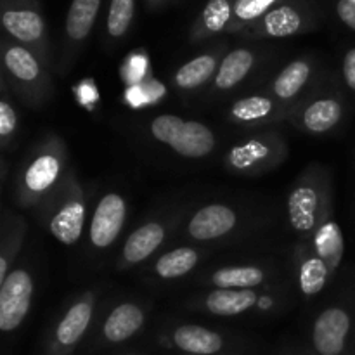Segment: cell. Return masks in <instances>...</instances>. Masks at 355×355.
Here are the masks:
<instances>
[{
    "mask_svg": "<svg viewBox=\"0 0 355 355\" xmlns=\"http://www.w3.org/2000/svg\"><path fill=\"white\" fill-rule=\"evenodd\" d=\"M151 134L156 141L170 146L187 158H201L210 155L215 137L208 127L200 121H186L173 114H162L151 121Z\"/></svg>",
    "mask_w": 355,
    "mask_h": 355,
    "instance_id": "6da1fadb",
    "label": "cell"
},
{
    "mask_svg": "<svg viewBox=\"0 0 355 355\" xmlns=\"http://www.w3.org/2000/svg\"><path fill=\"white\" fill-rule=\"evenodd\" d=\"M315 21L314 0H284L246 30L259 37L284 38L312 28Z\"/></svg>",
    "mask_w": 355,
    "mask_h": 355,
    "instance_id": "7a4b0ae2",
    "label": "cell"
},
{
    "mask_svg": "<svg viewBox=\"0 0 355 355\" xmlns=\"http://www.w3.org/2000/svg\"><path fill=\"white\" fill-rule=\"evenodd\" d=\"M3 30L23 44L37 45L45 38V21L38 0H2Z\"/></svg>",
    "mask_w": 355,
    "mask_h": 355,
    "instance_id": "3957f363",
    "label": "cell"
},
{
    "mask_svg": "<svg viewBox=\"0 0 355 355\" xmlns=\"http://www.w3.org/2000/svg\"><path fill=\"white\" fill-rule=\"evenodd\" d=\"M33 283L26 270L16 269L6 277L0 288V329L12 331L30 311Z\"/></svg>",
    "mask_w": 355,
    "mask_h": 355,
    "instance_id": "277c9868",
    "label": "cell"
},
{
    "mask_svg": "<svg viewBox=\"0 0 355 355\" xmlns=\"http://www.w3.org/2000/svg\"><path fill=\"white\" fill-rule=\"evenodd\" d=\"M127 214L125 200L116 193H110L99 201L90 225V239L96 248H107L120 234Z\"/></svg>",
    "mask_w": 355,
    "mask_h": 355,
    "instance_id": "5b68a950",
    "label": "cell"
},
{
    "mask_svg": "<svg viewBox=\"0 0 355 355\" xmlns=\"http://www.w3.org/2000/svg\"><path fill=\"white\" fill-rule=\"evenodd\" d=\"M350 331V314L342 307L326 309L314 324V347L321 355H340Z\"/></svg>",
    "mask_w": 355,
    "mask_h": 355,
    "instance_id": "8992f818",
    "label": "cell"
},
{
    "mask_svg": "<svg viewBox=\"0 0 355 355\" xmlns=\"http://www.w3.org/2000/svg\"><path fill=\"white\" fill-rule=\"evenodd\" d=\"M236 225V214L225 205H208L194 214L189 222L191 238L210 241L231 232Z\"/></svg>",
    "mask_w": 355,
    "mask_h": 355,
    "instance_id": "52a82bcc",
    "label": "cell"
},
{
    "mask_svg": "<svg viewBox=\"0 0 355 355\" xmlns=\"http://www.w3.org/2000/svg\"><path fill=\"white\" fill-rule=\"evenodd\" d=\"M103 0H73L66 14V38L71 44H82L92 31Z\"/></svg>",
    "mask_w": 355,
    "mask_h": 355,
    "instance_id": "ba28073f",
    "label": "cell"
},
{
    "mask_svg": "<svg viewBox=\"0 0 355 355\" xmlns=\"http://www.w3.org/2000/svg\"><path fill=\"white\" fill-rule=\"evenodd\" d=\"M165 239V229L156 222L139 227L130 238L127 239L123 248V260L128 263H139L148 259L153 252L159 248Z\"/></svg>",
    "mask_w": 355,
    "mask_h": 355,
    "instance_id": "9c48e42d",
    "label": "cell"
},
{
    "mask_svg": "<svg viewBox=\"0 0 355 355\" xmlns=\"http://www.w3.org/2000/svg\"><path fill=\"white\" fill-rule=\"evenodd\" d=\"M144 322V314L135 304H121L114 309L106 319L104 335L110 342H125L141 329Z\"/></svg>",
    "mask_w": 355,
    "mask_h": 355,
    "instance_id": "30bf717a",
    "label": "cell"
},
{
    "mask_svg": "<svg viewBox=\"0 0 355 355\" xmlns=\"http://www.w3.org/2000/svg\"><path fill=\"white\" fill-rule=\"evenodd\" d=\"M173 340H175V345L180 350H186V352L194 355L217 354L222 349V345H224L220 335H217L211 329L194 324L180 326L175 331V335H173Z\"/></svg>",
    "mask_w": 355,
    "mask_h": 355,
    "instance_id": "8fae6325",
    "label": "cell"
},
{
    "mask_svg": "<svg viewBox=\"0 0 355 355\" xmlns=\"http://www.w3.org/2000/svg\"><path fill=\"white\" fill-rule=\"evenodd\" d=\"M318 193L312 187H297L291 193L288 211H290V222L298 232H311L318 218Z\"/></svg>",
    "mask_w": 355,
    "mask_h": 355,
    "instance_id": "7c38bea8",
    "label": "cell"
},
{
    "mask_svg": "<svg viewBox=\"0 0 355 355\" xmlns=\"http://www.w3.org/2000/svg\"><path fill=\"white\" fill-rule=\"evenodd\" d=\"M85 224V207L80 201L66 203L51 220V232L62 245H73L78 241Z\"/></svg>",
    "mask_w": 355,
    "mask_h": 355,
    "instance_id": "4fadbf2b",
    "label": "cell"
},
{
    "mask_svg": "<svg viewBox=\"0 0 355 355\" xmlns=\"http://www.w3.org/2000/svg\"><path fill=\"white\" fill-rule=\"evenodd\" d=\"M257 302V295L252 290H215L205 300L208 311L215 315L231 318V315L243 314L253 307Z\"/></svg>",
    "mask_w": 355,
    "mask_h": 355,
    "instance_id": "5bb4252c",
    "label": "cell"
},
{
    "mask_svg": "<svg viewBox=\"0 0 355 355\" xmlns=\"http://www.w3.org/2000/svg\"><path fill=\"white\" fill-rule=\"evenodd\" d=\"M92 302L82 300L78 304L73 305L62 321L59 322L58 329H55V338L61 345H73L78 342L85 333L87 326H89L90 319H92Z\"/></svg>",
    "mask_w": 355,
    "mask_h": 355,
    "instance_id": "9a60e30c",
    "label": "cell"
},
{
    "mask_svg": "<svg viewBox=\"0 0 355 355\" xmlns=\"http://www.w3.org/2000/svg\"><path fill=\"white\" fill-rule=\"evenodd\" d=\"M253 61H255V55L250 49H236V51L229 52L222 61L217 78H215L218 89H232L234 85H238L250 73Z\"/></svg>",
    "mask_w": 355,
    "mask_h": 355,
    "instance_id": "2e32d148",
    "label": "cell"
},
{
    "mask_svg": "<svg viewBox=\"0 0 355 355\" xmlns=\"http://www.w3.org/2000/svg\"><path fill=\"white\" fill-rule=\"evenodd\" d=\"M342 104L336 99H319L312 103L304 113V125L314 134H322L335 127L342 118Z\"/></svg>",
    "mask_w": 355,
    "mask_h": 355,
    "instance_id": "e0dca14e",
    "label": "cell"
},
{
    "mask_svg": "<svg viewBox=\"0 0 355 355\" xmlns=\"http://www.w3.org/2000/svg\"><path fill=\"white\" fill-rule=\"evenodd\" d=\"M232 21V0H208L200 14L196 30L198 37L215 35L229 28Z\"/></svg>",
    "mask_w": 355,
    "mask_h": 355,
    "instance_id": "ac0fdd59",
    "label": "cell"
},
{
    "mask_svg": "<svg viewBox=\"0 0 355 355\" xmlns=\"http://www.w3.org/2000/svg\"><path fill=\"white\" fill-rule=\"evenodd\" d=\"M59 170H61V165L54 155L38 156L24 173V186L31 193H44L58 180Z\"/></svg>",
    "mask_w": 355,
    "mask_h": 355,
    "instance_id": "d6986e66",
    "label": "cell"
},
{
    "mask_svg": "<svg viewBox=\"0 0 355 355\" xmlns=\"http://www.w3.org/2000/svg\"><path fill=\"white\" fill-rule=\"evenodd\" d=\"M266 279V272L259 267H224L214 274V283L220 290H250L253 286H259Z\"/></svg>",
    "mask_w": 355,
    "mask_h": 355,
    "instance_id": "ffe728a7",
    "label": "cell"
},
{
    "mask_svg": "<svg viewBox=\"0 0 355 355\" xmlns=\"http://www.w3.org/2000/svg\"><path fill=\"white\" fill-rule=\"evenodd\" d=\"M309 75H311V66L304 59L290 62L283 71L277 75L274 82V94L281 99H290L297 96L302 90V87L307 83Z\"/></svg>",
    "mask_w": 355,
    "mask_h": 355,
    "instance_id": "44dd1931",
    "label": "cell"
},
{
    "mask_svg": "<svg viewBox=\"0 0 355 355\" xmlns=\"http://www.w3.org/2000/svg\"><path fill=\"white\" fill-rule=\"evenodd\" d=\"M281 2L284 0H232V21L229 28L231 30L248 28Z\"/></svg>",
    "mask_w": 355,
    "mask_h": 355,
    "instance_id": "7402d4cb",
    "label": "cell"
},
{
    "mask_svg": "<svg viewBox=\"0 0 355 355\" xmlns=\"http://www.w3.org/2000/svg\"><path fill=\"white\" fill-rule=\"evenodd\" d=\"M3 62L10 75L23 82H33L40 75V66L35 55L21 45H9L3 54Z\"/></svg>",
    "mask_w": 355,
    "mask_h": 355,
    "instance_id": "603a6c76",
    "label": "cell"
},
{
    "mask_svg": "<svg viewBox=\"0 0 355 355\" xmlns=\"http://www.w3.org/2000/svg\"><path fill=\"white\" fill-rule=\"evenodd\" d=\"M198 263V253L193 248H177L165 253L156 263V272L163 279L186 276Z\"/></svg>",
    "mask_w": 355,
    "mask_h": 355,
    "instance_id": "cb8c5ba5",
    "label": "cell"
},
{
    "mask_svg": "<svg viewBox=\"0 0 355 355\" xmlns=\"http://www.w3.org/2000/svg\"><path fill=\"white\" fill-rule=\"evenodd\" d=\"M319 250V259L324 260L329 269H336L343 257V236L335 222H328L321 227L315 238Z\"/></svg>",
    "mask_w": 355,
    "mask_h": 355,
    "instance_id": "d4e9b609",
    "label": "cell"
},
{
    "mask_svg": "<svg viewBox=\"0 0 355 355\" xmlns=\"http://www.w3.org/2000/svg\"><path fill=\"white\" fill-rule=\"evenodd\" d=\"M215 71V58L210 54H203L194 58L193 61L186 62L182 68L177 71L175 83L180 89H194V87L203 85L208 82Z\"/></svg>",
    "mask_w": 355,
    "mask_h": 355,
    "instance_id": "484cf974",
    "label": "cell"
},
{
    "mask_svg": "<svg viewBox=\"0 0 355 355\" xmlns=\"http://www.w3.org/2000/svg\"><path fill=\"white\" fill-rule=\"evenodd\" d=\"M135 16V0H111L107 9L106 30L111 38H121L127 35Z\"/></svg>",
    "mask_w": 355,
    "mask_h": 355,
    "instance_id": "4316f807",
    "label": "cell"
},
{
    "mask_svg": "<svg viewBox=\"0 0 355 355\" xmlns=\"http://www.w3.org/2000/svg\"><path fill=\"white\" fill-rule=\"evenodd\" d=\"M232 116L243 123H252V121L266 120L272 113V103L267 97L253 96L246 99L238 101L231 110Z\"/></svg>",
    "mask_w": 355,
    "mask_h": 355,
    "instance_id": "83f0119b",
    "label": "cell"
},
{
    "mask_svg": "<svg viewBox=\"0 0 355 355\" xmlns=\"http://www.w3.org/2000/svg\"><path fill=\"white\" fill-rule=\"evenodd\" d=\"M329 267L319 257H312L302 263L300 284L305 295H315L324 288Z\"/></svg>",
    "mask_w": 355,
    "mask_h": 355,
    "instance_id": "f1b7e54d",
    "label": "cell"
},
{
    "mask_svg": "<svg viewBox=\"0 0 355 355\" xmlns=\"http://www.w3.org/2000/svg\"><path fill=\"white\" fill-rule=\"evenodd\" d=\"M266 153H267L266 146L253 141L250 142V144L243 146V148L234 149L231 155V159L236 166H248V165H253V163H257L259 159L266 158Z\"/></svg>",
    "mask_w": 355,
    "mask_h": 355,
    "instance_id": "f546056e",
    "label": "cell"
},
{
    "mask_svg": "<svg viewBox=\"0 0 355 355\" xmlns=\"http://www.w3.org/2000/svg\"><path fill=\"white\" fill-rule=\"evenodd\" d=\"M335 12L347 28L355 31V2L352 0H335Z\"/></svg>",
    "mask_w": 355,
    "mask_h": 355,
    "instance_id": "4dcf8cb0",
    "label": "cell"
},
{
    "mask_svg": "<svg viewBox=\"0 0 355 355\" xmlns=\"http://www.w3.org/2000/svg\"><path fill=\"white\" fill-rule=\"evenodd\" d=\"M14 128H16V113L9 106V103L2 101L0 103V135L7 137L12 134Z\"/></svg>",
    "mask_w": 355,
    "mask_h": 355,
    "instance_id": "1f68e13d",
    "label": "cell"
},
{
    "mask_svg": "<svg viewBox=\"0 0 355 355\" xmlns=\"http://www.w3.org/2000/svg\"><path fill=\"white\" fill-rule=\"evenodd\" d=\"M343 78L349 89L355 92V47L349 49L343 55Z\"/></svg>",
    "mask_w": 355,
    "mask_h": 355,
    "instance_id": "d6a6232c",
    "label": "cell"
},
{
    "mask_svg": "<svg viewBox=\"0 0 355 355\" xmlns=\"http://www.w3.org/2000/svg\"><path fill=\"white\" fill-rule=\"evenodd\" d=\"M168 0H148V3L151 7H156V6H162V3H166Z\"/></svg>",
    "mask_w": 355,
    "mask_h": 355,
    "instance_id": "836d02e7",
    "label": "cell"
},
{
    "mask_svg": "<svg viewBox=\"0 0 355 355\" xmlns=\"http://www.w3.org/2000/svg\"><path fill=\"white\" fill-rule=\"evenodd\" d=\"M352 2H355V0H352Z\"/></svg>",
    "mask_w": 355,
    "mask_h": 355,
    "instance_id": "e575fe53",
    "label": "cell"
}]
</instances>
